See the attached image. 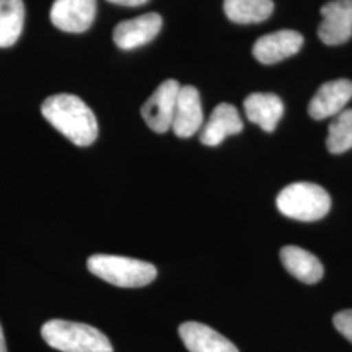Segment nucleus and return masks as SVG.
<instances>
[{"instance_id":"1","label":"nucleus","mask_w":352,"mask_h":352,"mask_svg":"<svg viewBox=\"0 0 352 352\" xmlns=\"http://www.w3.org/2000/svg\"><path fill=\"white\" fill-rule=\"evenodd\" d=\"M42 115L77 146H89L98 136L96 115L85 102L72 94H55L46 98Z\"/></svg>"},{"instance_id":"2","label":"nucleus","mask_w":352,"mask_h":352,"mask_svg":"<svg viewBox=\"0 0 352 352\" xmlns=\"http://www.w3.org/2000/svg\"><path fill=\"white\" fill-rule=\"evenodd\" d=\"M45 342L62 352H113L109 338L96 327L65 320L47 321L41 330Z\"/></svg>"},{"instance_id":"3","label":"nucleus","mask_w":352,"mask_h":352,"mask_svg":"<svg viewBox=\"0 0 352 352\" xmlns=\"http://www.w3.org/2000/svg\"><path fill=\"white\" fill-rule=\"evenodd\" d=\"M88 269L104 282L124 289L144 287L157 277L154 265L113 254H93L88 258Z\"/></svg>"},{"instance_id":"4","label":"nucleus","mask_w":352,"mask_h":352,"mask_svg":"<svg viewBox=\"0 0 352 352\" xmlns=\"http://www.w3.org/2000/svg\"><path fill=\"white\" fill-rule=\"evenodd\" d=\"M277 208L280 213L292 219L314 222L329 213L331 199L325 189L315 183L299 182L279 192Z\"/></svg>"},{"instance_id":"5","label":"nucleus","mask_w":352,"mask_h":352,"mask_svg":"<svg viewBox=\"0 0 352 352\" xmlns=\"http://www.w3.org/2000/svg\"><path fill=\"white\" fill-rule=\"evenodd\" d=\"M180 85L176 80H166L141 109V115L151 131L166 133L171 129Z\"/></svg>"},{"instance_id":"6","label":"nucleus","mask_w":352,"mask_h":352,"mask_svg":"<svg viewBox=\"0 0 352 352\" xmlns=\"http://www.w3.org/2000/svg\"><path fill=\"white\" fill-rule=\"evenodd\" d=\"M318 38L327 46H338L352 37V0H331L321 8Z\"/></svg>"},{"instance_id":"7","label":"nucleus","mask_w":352,"mask_h":352,"mask_svg":"<svg viewBox=\"0 0 352 352\" xmlns=\"http://www.w3.org/2000/svg\"><path fill=\"white\" fill-rule=\"evenodd\" d=\"M304 37L296 30L283 29L258 38L253 45V56L265 65L279 63L302 50Z\"/></svg>"},{"instance_id":"8","label":"nucleus","mask_w":352,"mask_h":352,"mask_svg":"<svg viewBox=\"0 0 352 352\" xmlns=\"http://www.w3.org/2000/svg\"><path fill=\"white\" fill-rule=\"evenodd\" d=\"M97 0H55L51 7V23L67 33H84L93 24Z\"/></svg>"},{"instance_id":"9","label":"nucleus","mask_w":352,"mask_h":352,"mask_svg":"<svg viewBox=\"0 0 352 352\" xmlns=\"http://www.w3.org/2000/svg\"><path fill=\"white\" fill-rule=\"evenodd\" d=\"M162 24V17L155 12L122 21L113 29V42L122 50H135L157 37Z\"/></svg>"},{"instance_id":"10","label":"nucleus","mask_w":352,"mask_h":352,"mask_svg":"<svg viewBox=\"0 0 352 352\" xmlns=\"http://www.w3.org/2000/svg\"><path fill=\"white\" fill-rule=\"evenodd\" d=\"M352 100V81L338 78L325 82L317 90L315 97L309 102L308 113L315 120L334 118L344 110Z\"/></svg>"},{"instance_id":"11","label":"nucleus","mask_w":352,"mask_h":352,"mask_svg":"<svg viewBox=\"0 0 352 352\" xmlns=\"http://www.w3.org/2000/svg\"><path fill=\"white\" fill-rule=\"evenodd\" d=\"M204 124L201 97L195 87H180L171 129L177 138L188 139L201 129Z\"/></svg>"},{"instance_id":"12","label":"nucleus","mask_w":352,"mask_h":352,"mask_svg":"<svg viewBox=\"0 0 352 352\" xmlns=\"http://www.w3.org/2000/svg\"><path fill=\"white\" fill-rule=\"evenodd\" d=\"M243 120L235 106L219 103L213 110L206 124L202 126L200 140L206 146H217L226 138L238 135L243 131Z\"/></svg>"},{"instance_id":"13","label":"nucleus","mask_w":352,"mask_h":352,"mask_svg":"<svg viewBox=\"0 0 352 352\" xmlns=\"http://www.w3.org/2000/svg\"><path fill=\"white\" fill-rule=\"evenodd\" d=\"M179 336L189 352H239L231 340L200 322H184L179 327Z\"/></svg>"},{"instance_id":"14","label":"nucleus","mask_w":352,"mask_h":352,"mask_svg":"<svg viewBox=\"0 0 352 352\" xmlns=\"http://www.w3.org/2000/svg\"><path fill=\"white\" fill-rule=\"evenodd\" d=\"M248 120L265 132H273L285 113V104L274 93H252L244 101Z\"/></svg>"},{"instance_id":"15","label":"nucleus","mask_w":352,"mask_h":352,"mask_svg":"<svg viewBox=\"0 0 352 352\" xmlns=\"http://www.w3.org/2000/svg\"><path fill=\"white\" fill-rule=\"evenodd\" d=\"M280 261L292 277L302 283L314 285L324 276V266L314 253L296 245H286L280 250Z\"/></svg>"},{"instance_id":"16","label":"nucleus","mask_w":352,"mask_h":352,"mask_svg":"<svg viewBox=\"0 0 352 352\" xmlns=\"http://www.w3.org/2000/svg\"><path fill=\"white\" fill-rule=\"evenodd\" d=\"M223 11L235 24H258L274 12L273 0H225Z\"/></svg>"},{"instance_id":"17","label":"nucleus","mask_w":352,"mask_h":352,"mask_svg":"<svg viewBox=\"0 0 352 352\" xmlns=\"http://www.w3.org/2000/svg\"><path fill=\"white\" fill-rule=\"evenodd\" d=\"M25 6L23 0H0V47H11L23 33Z\"/></svg>"},{"instance_id":"18","label":"nucleus","mask_w":352,"mask_h":352,"mask_svg":"<svg viewBox=\"0 0 352 352\" xmlns=\"http://www.w3.org/2000/svg\"><path fill=\"white\" fill-rule=\"evenodd\" d=\"M327 151L342 154L352 148V109H344L333 118L327 128Z\"/></svg>"},{"instance_id":"19","label":"nucleus","mask_w":352,"mask_h":352,"mask_svg":"<svg viewBox=\"0 0 352 352\" xmlns=\"http://www.w3.org/2000/svg\"><path fill=\"white\" fill-rule=\"evenodd\" d=\"M334 327L340 334L352 343V309L340 311L333 318Z\"/></svg>"},{"instance_id":"20","label":"nucleus","mask_w":352,"mask_h":352,"mask_svg":"<svg viewBox=\"0 0 352 352\" xmlns=\"http://www.w3.org/2000/svg\"><path fill=\"white\" fill-rule=\"evenodd\" d=\"M113 4H118V6H124V7H139L145 3H148L149 0H107Z\"/></svg>"},{"instance_id":"21","label":"nucleus","mask_w":352,"mask_h":352,"mask_svg":"<svg viewBox=\"0 0 352 352\" xmlns=\"http://www.w3.org/2000/svg\"><path fill=\"white\" fill-rule=\"evenodd\" d=\"M0 352H7V347H6V340H4V334H3V329L0 325Z\"/></svg>"}]
</instances>
